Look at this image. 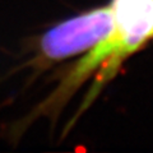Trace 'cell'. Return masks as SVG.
Masks as SVG:
<instances>
[{
	"instance_id": "6da1fadb",
	"label": "cell",
	"mask_w": 153,
	"mask_h": 153,
	"mask_svg": "<svg viewBox=\"0 0 153 153\" xmlns=\"http://www.w3.org/2000/svg\"><path fill=\"white\" fill-rule=\"evenodd\" d=\"M111 7L112 31L70 69L54 93L40 105L36 116L57 112L80 84L97 73L84 101V107L89 106L101 88L117 73L123 61L153 38V0H112Z\"/></svg>"
},
{
	"instance_id": "7a4b0ae2",
	"label": "cell",
	"mask_w": 153,
	"mask_h": 153,
	"mask_svg": "<svg viewBox=\"0 0 153 153\" xmlns=\"http://www.w3.org/2000/svg\"><path fill=\"white\" fill-rule=\"evenodd\" d=\"M112 28L114 12L111 4L66 19L41 36L38 42V61H59L87 51L106 38Z\"/></svg>"
}]
</instances>
